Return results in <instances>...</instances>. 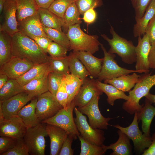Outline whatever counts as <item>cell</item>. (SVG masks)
<instances>
[{
  "label": "cell",
  "mask_w": 155,
  "mask_h": 155,
  "mask_svg": "<svg viewBox=\"0 0 155 155\" xmlns=\"http://www.w3.org/2000/svg\"><path fill=\"white\" fill-rule=\"evenodd\" d=\"M65 87L68 94L67 107L70 105L84 82L82 80L70 73L65 77Z\"/></svg>",
  "instance_id": "4dcf8cb0"
},
{
  "label": "cell",
  "mask_w": 155,
  "mask_h": 155,
  "mask_svg": "<svg viewBox=\"0 0 155 155\" xmlns=\"http://www.w3.org/2000/svg\"><path fill=\"white\" fill-rule=\"evenodd\" d=\"M152 143L147 149L143 152L142 155H155V132L151 137Z\"/></svg>",
  "instance_id": "816d5d0a"
},
{
  "label": "cell",
  "mask_w": 155,
  "mask_h": 155,
  "mask_svg": "<svg viewBox=\"0 0 155 155\" xmlns=\"http://www.w3.org/2000/svg\"><path fill=\"white\" fill-rule=\"evenodd\" d=\"M82 62L89 73L90 76L97 78L100 72L103 58L95 57L90 52L85 51H73Z\"/></svg>",
  "instance_id": "d6986e66"
},
{
  "label": "cell",
  "mask_w": 155,
  "mask_h": 155,
  "mask_svg": "<svg viewBox=\"0 0 155 155\" xmlns=\"http://www.w3.org/2000/svg\"><path fill=\"white\" fill-rule=\"evenodd\" d=\"M46 129L50 140V155H59L62 144L68 133L57 126L46 124Z\"/></svg>",
  "instance_id": "ffe728a7"
},
{
  "label": "cell",
  "mask_w": 155,
  "mask_h": 155,
  "mask_svg": "<svg viewBox=\"0 0 155 155\" xmlns=\"http://www.w3.org/2000/svg\"><path fill=\"white\" fill-rule=\"evenodd\" d=\"M35 64L25 59L12 56L9 60L0 66V74H6L10 79H17Z\"/></svg>",
  "instance_id": "4fadbf2b"
},
{
  "label": "cell",
  "mask_w": 155,
  "mask_h": 155,
  "mask_svg": "<svg viewBox=\"0 0 155 155\" xmlns=\"http://www.w3.org/2000/svg\"><path fill=\"white\" fill-rule=\"evenodd\" d=\"M150 68L155 69V44L151 46L148 56Z\"/></svg>",
  "instance_id": "f5cc1de1"
},
{
  "label": "cell",
  "mask_w": 155,
  "mask_h": 155,
  "mask_svg": "<svg viewBox=\"0 0 155 155\" xmlns=\"http://www.w3.org/2000/svg\"><path fill=\"white\" fill-rule=\"evenodd\" d=\"M137 39V44L135 47L136 56L135 70L148 73L150 71L148 56L151 45L148 37L145 33L142 38L139 36Z\"/></svg>",
  "instance_id": "2e32d148"
},
{
  "label": "cell",
  "mask_w": 155,
  "mask_h": 155,
  "mask_svg": "<svg viewBox=\"0 0 155 155\" xmlns=\"http://www.w3.org/2000/svg\"><path fill=\"white\" fill-rule=\"evenodd\" d=\"M9 79L6 74H0V88L6 83Z\"/></svg>",
  "instance_id": "11a10c76"
},
{
  "label": "cell",
  "mask_w": 155,
  "mask_h": 155,
  "mask_svg": "<svg viewBox=\"0 0 155 155\" xmlns=\"http://www.w3.org/2000/svg\"><path fill=\"white\" fill-rule=\"evenodd\" d=\"M28 148L23 139L18 140L16 144L11 149L1 155H28Z\"/></svg>",
  "instance_id": "f6af8a7d"
},
{
  "label": "cell",
  "mask_w": 155,
  "mask_h": 155,
  "mask_svg": "<svg viewBox=\"0 0 155 155\" xmlns=\"http://www.w3.org/2000/svg\"><path fill=\"white\" fill-rule=\"evenodd\" d=\"M7 0H0V13H2L4 5Z\"/></svg>",
  "instance_id": "6f0895ef"
},
{
  "label": "cell",
  "mask_w": 155,
  "mask_h": 155,
  "mask_svg": "<svg viewBox=\"0 0 155 155\" xmlns=\"http://www.w3.org/2000/svg\"><path fill=\"white\" fill-rule=\"evenodd\" d=\"M101 95L97 94L86 105L77 107L78 109L88 117L89 124L94 129H107L108 121L112 118L105 117L101 114L98 106V101Z\"/></svg>",
  "instance_id": "8fae6325"
},
{
  "label": "cell",
  "mask_w": 155,
  "mask_h": 155,
  "mask_svg": "<svg viewBox=\"0 0 155 155\" xmlns=\"http://www.w3.org/2000/svg\"><path fill=\"white\" fill-rule=\"evenodd\" d=\"M69 56L55 57L49 56L48 63L50 72L64 76L70 73L69 68Z\"/></svg>",
  "instance_id": "1f68e13d"
},
{
  "label": "cell",
  "mask_w": 155,
  "mask_h": 155,
  "mask_svg": "<svg viewBox=\"0 0 155 155\" xmlns=\"http://www.w3.org/2000/svg\"><path fill=\"white\" fill-rule=\"evenodd\" d=\"M44 30L48 37L69 50H70V43L66 34L62 31L46 27H43Z\"/></svg>",
  "instance_id": "8d00e7d4"
},
{
  "label": "cell",
  "mask_w": 155,
  "mask_h": 155,
  "mask_svg": "<svg viewBox=\"0 0 155 155\" xmlns=\"http://www.w3.org/2000/svg\"><path fill=\"white\" fill-rule=\"evenodd\" d=\"M27 129L17 116L0 121V136L9 137L17 140L23 139Z\"/></svg>",
  "instance_id": "5bb4252c"
},
{
  "label": "cell",
  "mask_w": 155,
  "mask_h": 155,
  "mask_svg": "<svg viewBox=\"0 0 155 155\" xmlns=\"http://www.w3.org/2000/svg\"><path fill=\"white\" fill-rule=\"evenodd\" d=\"M81 144L80 155H102L106 150L102 146L93 144L85 139L80 134L78 136Z\"/></svg>",
  "instance_id": "74e56055"
},
{
  "label": "cell",
  "mask_w": 155,
  "mask_h": 155,
  "mask_svg": "<svg viewBox=\"0 0 155 155\" xmlns=\"http://www.w3.org/2000/svg\"><path fill=\"white\" fill-rule=\"evenodd\" d=\"M34 97L27 92L23 91L5 100L0 101L3 119L17 116L22 108Z\"/></svg>",
  "instance_id": "7c38bea8"
},
{
  "label": "cell",
  "mask_w": 155,
  "mask_h": 155,
  "mask_svg": "<svg viewBox=\"0 0 155 155\" xmlns=\"http://www.w3.org/2000/svg\"><path fill=\"white\" fill-rule=\"evenodd\" d=\"M80 15H83L89 9L95 8L103 5L102 0H75Z\"/></svg>",
  "instance_id": "60d3db41"
},
{
  "label": "cell",
  "mask_w": 155,
  "mask_h": 155,
  "mask_svg": "<svg viewBox=\"0 0 155 155\" xmlns=\"http://www.w3.org/2000/svg\"><path fill=\"white\" fill-rule=\"evenodd\" d=\"M35 112L40 123L55 115L63 107L49 91L37 97Z\"/></svg>",
  "instance_id": "9c48e42d"
},
{
  "label": "cell",
  "mask_w": 155,
  "mask_h": 155,
  "mask_svg": "<svg viewBox=\"0 0 155 155\" xmlns=\"http://www.w3.org/2000/svg\"><path fill=\"white\" fill-rule=\"evenodd\" d=\"M64 76L56 94V99L59 103L65 109H67L68 101V94L66 90Z\"/></svg>",
  "instance_id": "ee69618b"
},
{
  "label": "cell",
  "mask_w": 155,
  "mask_h": 155,
  "mask_svg": "<svg viewBox=\"0 0 155 155\" xmlns=\"http://www.w3.org/2000/svg\"><path fill=\"white\" fill-rule=\"evenodd\" d=\"M100 46L104 56L101 71L97 79L99 81L101 82L107 79H112L132 73H143L140 71L129 70L121 67L115 59V55L107 52L102 44L101 43Z\"/></svg>",
  "instance_id": "8992f818"
},
{
  "label": "cell",
  "mask_w": 155,
  "mask_h": 155,
  "mask_svg": "<svg viewBox=\"0 0 155 155\" xmlns=\"http://www.w3.org/2000/svg\"><path fill=\"white\" fill-rule=\"evenodd\" d=\"M64 76L53 72H49L48 74L47 82L49 91L55 96Z\"/></svg>",
  "instance_id": "ab89813d"
},
{
  "label": "cell",
  "mask_w": 155,
  "mask_h": 155,
  "mask_svg": "<svg viewBox=\"0 0 155 155\" xmlns=\"http://www.w3.org/2000/svg\"><path fill=\"white\" fill-rule=\"evenodd\" d=\"M149 100L146 98L144 104L140 110L137 112L138 123L141 121L143 132L146 135L150 136V125L155 116V107Z\"/></svg>",
  "instance_id": "44dd1931"
},
{
  "label": "cell",
  "mask_w": 155,
  "mask_h": 155,
  "mask_svg": "<svg viewBox=\"0 0 155 155\" xmlns=\"http://www.w3.org/2000/svg\"><path fill=\"white\" fill-rule=\"evenodd\" d=\"M39 8L48 9L55 0H35Z\"/></svg>",
  "instance_id": "db71d44e"
},
{
  "label": "cell",
  "mask_w": 155,
  "mask_h": 155,
  "mask_svg": "<svg viewBox=\"0 0 155 155\" xmlns=\"http://www.w3.org/2000/svg\"><path fill=\"white\" fill-rule=\"evenodd\" d=\"M37 100V97L33 98L18 114L17 116L21 119L27 128L34 126L40 123L35 112Z\"/></svg>",
  "instance_id": "cb8c5ba5"
},
{
  "label": "cell",
  "mask_w": 155,
  "mask_h": 155,
  "mask_svg": "<svg viewBox=\"0 0 155 155\" xmlns=\"http://www.w3.org/2000/svg\"><path fill=\"white\" fill-rule=\"evenodd\" d=\"M119 137L117 141L108 146L103 144V148L107 151L111 150L113 152L110 155H130L132 154L130 139L125 133L119 129L117 131Z\"/></svg>",
  "instance_id": "7402d4cb"
},
{
  "label": "cell",
  "mask_w": 155,
  "mask_h": 155,
  "mask_svg": "<svg viewBox=\"0 0 155 155\" xmlns=\"http://www.w3.org/2000/svg\"><path fill=\"white\" fill-rule=\"evenodd\" d=\"M47 136L46 123H40L34 126L27 128L23 139L29 154H45V137Z\"/></svg>",
  "instance_id": "5b68a950"
},
{
  "label": "cell",
  "mask_w": 155,
  "mask_h": 155,
  "mask_svg": "<svg viewBox=\"0 0 155 155\" xmlns=\"http://www.w3.org/2000/svg\"><path fill=\"white\" fill-rule=\"evenodd\" d=\"M17 140L9 137L0 136V155L12 148L16 144Z\"/></svg>",
  "instance_id": "7dc6e473"
},
{
  "label": "cell",
  "mask_w": 155,
  "mask_h": 155,
  "mask_svg": "<svg viewBox=\"0 0 155 155\" xmlns=\"http://www.w3.org/2000/svg\"><path fill=\"white\" fill-rule=\"evenodd\" d=\"M66 34L70 42V50L89 52L93 54L98 51L101 44L98 36L84 32L80 24L69 26Z\"/></svg>",
  "instance_id": "3957f363"
},
{
  "label": "cell",
  "mask_w": 155,
  "mask_h": 155,
  "mask_svg": "<svg viewBox=\"0 0 155 155\" xmlns=\"http://www.w3.org/2000/svg\"><path fill=\"white\" fill-rule=\"evenodd\" d=\"M38 12L18 22L19 31L31 38L35 36L48 37L44 30Z\"/></svg>",
  "instance_id": "e0dca14e"
},
{
  "label": "cell",
  "mask_w": 155,
  "mask_h": 155,
  "mask_svg": "<svg viewBox=\"0 0 155 155\" xmlns=\"http://www.w3.org/2000/svg\"><path fill=\"white\" fill-rule=\"evenodd\" d=\"M97 18V12L92 8L86 11L83 15L82 19L84 22L88 24L94 23Z\"/></svg>",
  "instance_id": "f907efd6"
},
{
  "label": "cell",
  "mask_w": 155,
  "mask_h": 155,
  "mask_svg": "<svg viewBox=\"0 0 155 155\" xmlns=\"http://www.w3.org/2000/svg\"><path fill=\"white\" fill-rule=\"evenodd\" d=\"M145 33L148 36L151 45L155 44V16L148 24Z\"/></svg>",
  "instance_id": "c3c4849f"
},
{
  "label": "cell",
  "mask_w": 155,
  "mask_h": 155,
  "mask_svg": "<svg viewBox=\"0 0 155 155\" xmlns=\"http://www.w3.org/2000/svg\"><path fill=\"white\" fill-rule=\"evenodd\" d=\"M17 5L15 0H7L2 13L3 21L0 25V30H3L11 36L19 32L16 18Z\"/></svg>",
  "instance_id": "9a60e30c"
},
{
  "label": "cell",
  "mask_w": 155,
  "mask_h": 155,
  "mask_svg": "<svg viewBox=\"0 0 155 155\" xmlns=\"http://www.w3.org/2000/svg\"><path fill=\"white\" fill-rule=\"evenodd\" d=\"M145 97L152 103H153L155 105V95L151 94L149 92Z\"/></svg>",
  "instance_id": "9f6ffc18"
},
{
  "label": "cell",
  "mask_w": 155,
  "mask_h": 155,
  "mask_svg": "<svg viewBox=\"0 0 155 155\" xmlns=\"http://www.w3.org/2000/svg\"><path fill=\"white\" fill-rule=\"evenodd\" d=\"M97 86L99 89L105 93L107 96V101L108 104L113 106L115 100L118 99H123L127 101L129 96L124 92L121 91L113 86L103 83L97 79L96 80Z\"/></svg>",
  "instance_id": "f546056e"
},
{
  "label": "cell",
  "mask_w": 155,
  "mask_h": 155,
  "mask_svg": "<svg viewBox=\"0 0 155 155\" xmlns=\"http://www.w3.org/2000/svg\"><path fill=\"white\" fill-rule=\"evenodd\" d=\"M76 117L74 121L80 135L90 143L101 146L105 140L104 132L101 129H94L88 123L86 117L75 106L74 109Z\"/></svg>",
  "instance_id": "ba28073f"
},
{
  "label": "cell",
  "mask_w": 155,
  "mask_h": 155,
  "mask_svg": "<svg viewBox=\"0 0 155 155\" xmlns=\"http://www.w3.org/2000/svg\"><path fill=\"white\" fill-rule=\"evenodd\" d=\"M11 36L0 30V66L9 60L13 56Z\"/></svg>",
  "instance_id": "836d02e7"
},
{
  "label": "cell",
  "mask_w": 155,
  "mask_h": 155,
  "mask_svg": "<svg viewBox=\"0 0 155 155\" xmlns=\"http://www.w3.org/2000/svg\"><path fill=\"white\" fill-rule=\"evenodd\" d=\"M23 91V86L16 79L9 78L0 88V101L5 100Z\"/></svg>",
  "instance_id": "e575fe53"
},
{
  "label": "cell",
  "mask_w": 155,
  "mask_h": 155,
  "mask_svg": "<svg viewBox=\"0 0 155 155\" xmlns=\"http://www.w3.org/2000/svg\"><path fill=\"white\" fill-rule=\"evenodd\" d=\"M86 79L73 100L75 106L78 107L85 106L95 95H101L103 93L97 86L96 80Z\"/></svg>",
  "instance_id": "ac0fdd59"
},
{
  "label": "cell",
  "mask_w": 155,
  "mask_h": 155,
  "mask_svg": "<svg viewBox=\"0 0 155 155\" xmlns=\"http://www.w3.org/2000/svg\"><path fill=\"white\" fill-rule=\"evenodd\" d=\"M75 107L73 100L68 108L61 109L55 115L41 123L54 125L66 131L77 138L80 134L73 117V111Z\"/></svg>",
  "instance_id": "52a82bcc"
},
{
  "label": "cell",
  "mask_w": 155,
  "mask_h": 155,
  "mask_svg": "<svg viewBox=\"0 0 155 155\" xmlns=\"http://www.w3.org/2000/svg\"><path fill=\"white\" fill-rule=\"evenodd\" d=\"M111 125L120 130L126 134L132 140L135 150L139 153H143L152 143L150 136H147L143 133L139 128L137 112L134 113L132 122L128 127H123L118 124Z\"/></svg>",
  "instance_id": "30bf717a"
},
{
  "label": "cell",
  "mask_w": 155,
  "mask_h": 155,
  "mask_svg": "<svg viewBox=\"0 0 155 155\" xmlns=\"http://www.w3.org/2000/svg\"><path fill=\"white\" fill-rule=\"evenodd\" d=\"M152 0H131L135 13V21H138L143 15Z\"/></svg>",
  "instance_id": "b9f144b4"
},
{
  "label": "cell",
  "mask_w": 155,
  "mask_h": 155,
  "mask_svg": "<svg viewBox=\"0 0 155 155\" xmlns=\"http://www.w3.org/2000/svg\"><path fill=\"white\" fill-rule=\"evenodd\" d=\"M77 139L73 135L68 134L62 144L59 155H73L74 150L71 148L73 140Z\"/></svg>",
  "instance_id": "bcb514c9"
},
{
  "label": "cell",
  "mask_w": 155,
  "mask_h": 155,
  "mask_svg": "<svg viewBox=\"0 0 155 155\" xmlns=\"http://www.w3.org/2000/svg\"><path fill=\"white\" fill-rule=\"evenodd\" d=\"M75 0H55L48 9L59 17L63 18L67 8Z\"/></svg>",
  "instance_id": "f35d334b"
},
{
  "label": "cell",
  "mask_w": 155,
  "mask_h": 155,
  "mask_svg": "<svg viewBox=\"0 0 155 155\" xmlns=\"http://www.w3.org/2000/svg\"><path fill=\"white\" fill-rule=\"evenodd\" d=\"M38 13L40 18L44 27L62 31V28L65 30V26L63 20L48 9L39 8Z\"/></svg>",
  "instance_id": "83f0119b"
},
{
  "label": "cell",
  "mask_w": 155,
  "mask_h": 155,
  "mask_svg": "<svg viewBox=\"0 0 155 155\" xmlns=\"http://www.w3.org/2000/svg\"><path fill=\"white\" fill-rule=\"evenodd\" d=\"M68 56L70 74L84 80L90 76L86 67L73 52L70 53Z\"/></svg>",
  "instance_id": "d6a6232c"
},
{
  "label": "cell",
  "mask_w": 155,
  "mask_h": 155,
  "mask_svg": "<svg viewBox=\"0 0 155 155\" xmlns=\"http://www.w3.org/2000/svg\"><path fill=\"white\" fill-rule=\"evenodd\" d=\"M40 48L47 54V48L49 44L53 41L48 37L44 36H35L31 38Z\"/></svg>",
  "instance_id": "681fc988"
},
{
  "label": "cell",
  "mask_w": 155,
  "mask_h": 155,
  "mask_svg": "<svg viewBox=\"0 0 155 155\" xmlns=\"http://www.w3.org/2000/svg\"><path fill=\"white\" fill-rule=\"evenodd\" d=\"M49 72L47 73L24 86V91L27 92L34 97H37L48 91L47 77Z\"/></svg>",
  "instance_id": "484cf974"
},
{
  "label": "cell",
  "mask_w": 155,
  "mask_h": 155,
  "mask_svg": "<svg viewBox=\"0 0 155 155\" xmlns=\"http://www.w3.org/2000/svg\"><path fill=\"white\" fill-rule=\"evenodd\" d=\"M151 73H144L141 75L133 89L129 92L128 100L124 102L122 108L132 115L140 111L143 104H139L140 100L149 92L151 88L155 85V74Z\"/></svg>",
  "instance_id": "7a4b0ae2"
},
{
  "label": "cell",
  "mask_w": 155,
  "mask_h": 155,
  "mask_svg": "<svg viewBox=\"0 0 155 155\" xmlns=\"http://www.w3.org/2000/svg\"><path fill=\"white\" fill-rule=\"evenodd\" d=\"M110 32L112 35V39L109 38L104 34H101V36L108 42L110 46L108 52L111 54H117L125 63L132 64L136 62L135 46L132 42L119 36L111 25Z\"/></svg>",
  "instance_id": "277c9868"
},
{
  "label": "cell",
  "mask_w": 155,
  "mask_h": 155,
  "mask_svg": "<svg viewBox=\"0 0 155 155\" xmlns=\"http://www.w3.org/2000/svg\"><path fill=\"white\" fill-rule=\"evenodd\" d=\"M68 50L62 45L52 41L49 44L47 52L51 57H59L66 56Z\"/></svg>",
  "instance_id": "7bdbcfd3"
},
{
  "label": "cell",
  "mask_w": 155,
  "mask_h": 155,
  "mask_svg": "<svg viewBox=\"0 0 155 155\" xmlns=\"http://www.w3.org/2000/svg\"><path fill=\"white\" fill-rule=\"evenodd\" d=\"M13 56L25 59L35 64L48 62L49 56L35 41L18 32L11 36Z\"/></svg>",
  "instance_id": "6da1fadb"
},
{
  "label": "cell",
  "mask_w": 155,
  "mask_h": 155,
  "mask_svg": "<svg viewBox=\"0 0 155 155\" xmlns=\"http://www.w3.org/2000/svg\"><path fill=\"white\" fill-rule=\"evenodd\" d=\"M155 16V0H152L143 16L136 22L133 29V36L138 37L145 33L146 28L150 20Z\"/></svg>",
  "instance_id": "d4e9b609"
},
{
  "label": "cell",
  "mask_w": 155,
  "mask_h": 155,
  "mask_svg": "<svg viewBox=\"0 0 155 155\" xmlns=\"http://www.w3.org/2000/svg\"><path fill=\"white\" fill-rule=\"evenodd\" d=\"M134 72L130 75H122L117 78L104 80V83L112 85L124 92H129L138 81L140 75Z\"/></svg>",
  "instance_id": "603a6c76"
},
{
  "label": "cell",
  "mask_w": 155,
  "mask_h": 155,
  "mask_svg": "<svg viewBox=\"0 0 155 155\" xmlns=\"http://www.w3.org/2000/svg\"><path fill=\"white\" fill-rule=\"evenodd\" d=\"M80 15L74 1L68 6L64 15L63 20L65 26V30L67 31L68 27L70 26L80 24L82 21Z\"/></svg>",
  "instance_id": "d590c367"
},
{
  "label": "cell",
  "mask_w": 155,
  "mask_h": 155,
  "mask_svg": "<svg viewBox=\"0 0 155 155\" xmlns=\"http://www.w3.org/2000/svg\"><path fill=\"white\" fill-rule=\"evenodd\" d=\"M17 7L16 18L18 22L38 12L39 8L35 0H15Z\"/></svg>",
  "instance_id": "f1b7e54d"
},
{
  "label": "cell",
  "mask_w": 155,
  "mask_h": 155,
  "mask_svg": "<svg viewBox=\"0 0 155 155\" xmlns=\"http://www.w3.org/2000/svg\"><path fill=\"white\" fill-rule=\"evenodd\" d=\"M50 72L48 62L35 64L32 68L16 80L23 86L31 81Z\"/></svg>",
  "instance_id": "4316f807"
}]
</instances>
